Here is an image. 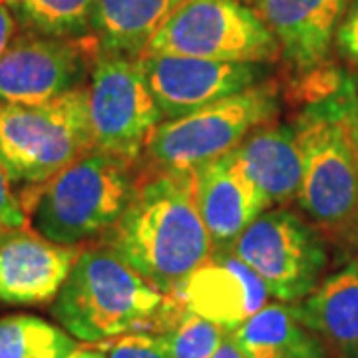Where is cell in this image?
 Listing matches in <instances>:
<instances>
[{"instance_id":"obj_1","label":"cell","mask_w":358,"mask_h":358,"mask_svg":"<svg viewBox=\"0 0 358 358\" xmlns=\"http://www.w3.org/2000/svg\"><path fill=\"white\" fill-rule=\"evenodd\" d=\"M100 243L164 293L176 291L215 247L205 227L193 171H152Z\"/></svg>"},{"instance_id":"obj_2","label":"cell","mask_w":358,"mask_h":358,"mask_svg":"<svg viewBox=\"0 0 358 358\" xmlns=\"http://www.w3.org/2000/svg\"><path fill=\"white\" fill-rule=\"evenodd\" d=\"M291 124L303 157L296 203L320 229L348 237L358 207V78L334 68Z\"/></svg>"},{"instance_id":"obj_3","label":"cell","mask_w":358,"mask_h":358,"mask_svg":"<svg viewBox=\"0 0 358 358\" xmlns=\"http://www.w3.org/2000/svg\"><path fill=\"white\" fill-rule=\"evenodd\" d=\"M166 296L100 243L80 251L52 315L78 341L103 343L152 327Z\"/></svg>"},{"instance_id":"obj_4","label":"cell","mask_w":358,"mask_h":358,"mask_svg":"<svg viewBox=\"0 0 358 358\" xmlns=\"http://www.w3.org/2000/svg\"><path fill=\"white\" fill-rule=\"evenodd\" d=\"M131 166L98 150L82 155L40 183L30 205L32 229L68 247L103 237L136 193L138 179Z\"/></svg>"},{"instance_id":"obj_5","label":"cell","mask_w":358,"mask_h":358,"mask_svg":"<svg viewBox=\"0 0 358 358\" xmlns=\"http://www.w3.org/2000/svg\"><path fill=\"white\" fill-rule=\"evenodd\" d=\"M94 150L88 88L36 106L0 103V164L13 181L40 185Z\"/></svg>"},{"instance_id":"obj_6","label":"cell","mask_w":358,"mask_h":358,"mask_svg":"<svg viewBox=\"0 0 358 358\" xmlns=\"http://www.w3.org/2000/svg\"><path fill=\"white\" fill-rule=\"evenodd\" d=\"M279 112L281 90L268 78L192 114L162 122L143 154L152 171H193L237 150L257 128L275 122Z\"/></svg>"},{"instance_id":"obj_7","label":"cell","mask_w":358,"mask_h":358,"mask_svg":"<svg viewBox=\"0 0 358 358\" xmlns=\"http://www.w3.org/2000/svg\"><path fill=\"white\" fill-rule=\"evenodd\" d=\"M145 54L275 64L281 46L245 0H185L155 32Z\"/></svg>"},{"instance_id":"obj_8","label":"cell","mask_w":358,"mask_h":358,"mask_svg":"<svg viewBox=\"0 0 358 358\" xmlns=\"http://www.w3.org/2000/svg\"><path fill=\"white\" fill-rule=\"evenodd\" d=\"M231 251L263 279L271 296L282 303L308 296L329 265L324 235L285 207L265 209L235 239Z\"/></svg>"},{"instance_id":"obj_9","label":"cell","mask_w":358,"mask_h":358,"mask_svg":"<svg viewBox=\"0 0 358 358\" xmlns=\"http://www.w3.org/2000/svg\"><path fill=\"white\" fill-rule=\"evenodd\" d=\"M88 117L98 152L134 164L162 115L138 60L96 58L88 86Z\"/></svg>"},{"instance_id":"obj_10","label":"cell","mask_w":358,"mask_h":358,"mask_svg":"<svg viewBox=\"0 0 358 358\" xmlns=\"http://www.w3.org/2000/svg\"><path fill=\"white\" fill-rule=\"evenodd\" d=\"M96 58L92 36L64 40L28 32L0 56V103L36 106L84 88Z\"/></svg>"},{"instance_id":"obj_11","label":"cell","mask_w":358,"mask_h":358,"mask_svg":"<svg viewBox=\"0 0 358 358\" xmlns=\"http://www.w3.org/2000/svg\"><path fill=\"white\" fill-rule=\"evenodd\" d=\"M138 62L162 122L192 114L271 78V64L255 62H217L171 54H145Z\"/></svg>"},{"instance_id":"obj_12","label":"cell","mask_w":358,"mask_h":358,"mask_svg":"<svg viewBox=\"0 0 358 358\" xmlns=\"http://www.w3.org/2000/svg\"><path fill=\"white\" fill-rule=\"evenodd\" d=\"M187 310L235 331L267 305V285L231 249L213 251L203 265L171 291Z\"/></svg>"},{"instance_id":"obj_13","label":"cell","mask_w":358,"mask_h":358,"mask_svg":"<svg viewBox=\"0 0 358 358\" xmlns=\"http://www.w3.org/2000/svg\"><path fill=\"white\" fill-rule=\"evenodd\" d=\"M281 46L296 80L329 64L334 34L352 0H245Z\"/></svg>"},{"instance_id":"obj_14","label":"cell","mask_w":358,"mask_h":358,"mask_svg":"<svg viewBox=\"0 0 358 358\" xmlns=\"http://www.w3.org/2000/svg\"><path fill=\"white\" fill-rule=\"evenodd\" d=\"M76 247L58 245L36 231L0 233V301L44 305L56 299L76 263Z\"/></svg>"},{"instance_id":"obj_15","label":"cell","mask_w":358,"mask_h":358,"mask_svg":"<svg viewBox=\"0 0 358 358\" xmlns=\"http://www.w3.org/2000/svg\"><path fill=\"white\" fill-rule=\"evenodd\" d=\"M195 173V197L215 251L231 249L235 239L255 221L267 205L239 167L235 154L211 159Z\"/></svg>"},{"instance_id":"obj_16","label":"cell","mask_w":358,"mask_h":358,"mask_svg":"<svg viewBox=\"0 0 358 358\" xmlns=\"http://www.w3.org/2000/svg\"><path fill=\"white\" fill-rule=\"evenodd\" d=\"M233 154L267 209L296 201L303 181V157L293 124H265L247 136Z\"/></svg>"},{"instance_id":"obj_17","label":"cell","mask_w":358,"mask_h":358,"mask_svg":"<svg viewBox=\"0 0 358 358\" xmlns=\"http://www.w3.org/2000/svg\"><path fill=\"white\" fill-rule=\"evenodd\" d=\"M289 305L329 355L358 358V259L320 281L303 301Z\"/></svg>"},{"instance_id":"obj_18","label":"cell","mask_w":358,"mask_h":358,"mask_svg":"<svg viewBox=\"0 0 358 358\" xmlns=\"http://www.w3.org/2000/svg\"><path fill=\"white\" fill-rule=\"evenodd\" d=\"M185 0H96L90 36L100 56L138 60Z\"/></svg>"},{"instance_id":"obj_19","label":"cell","mask_w":358,"mask_h":358,"mask_svg":"<svg viewBox=\"0 0 358 358\" xmlns=\"http://www.w3.org/2000/svg\"><path fill=\"white\" fill-rule=\"evenodd\" d=\"M245 358H331L317 334L296 319L291 305H265L231 331Z\"/></svg>"},{"instance_id":"obj_20","label":"cell","mask_w":358,"mask_h":358,"mask_svg":"<svg viewBox=\"0 0 358 358\" xmlns=\"http://www.w3.org/2000/svg\"><path fill=\"white\" fill-rule=\"evenodd\" d=\"M16 22L30 34L78 40L90 36L96 0H4Z\"/></svg>"},{"instance_id":"obj_21","label":"cell","mask_w":358,"mask_h":358,"mask_svg":"<svg viewBox=\"0 0 358 358\" xmlns=\"http://www.w3.org/2000/svg\"><path fill=\"white\" fill-rule=\"evenodd\" d=\"M76 348L70 334L38 317L0 319V358H68Z\"/></svg>"},{"instance_id":"obj_22","label":"cell","mask_w":358,"mask_h":358,"mask_svg":"<svg viewBox=\"0 0 358 358\" xmlns=\"http://www.w3.org/2000/svg\"><path fill=\"white\" fill-rule=\"evenodd\" d=\"M229 331L183 307L162 333L171 358H211Z\"/></svg>"},{"instance_id":"obj_23","label":"cell","mask_w":358,"mask_h":358,"mask_svg":"<svg viewBox=\"0 0 358 358\" xmlns=\"http://www.w3.org/2000/svg\"><path fill=\"white\" fill-rule=\"evenodd\" d=\"M106 358H171L162 334H122L106 350Z\"/></svg>"},{"instance_id":"obj_24","label":"cell","mask_w":358,"mask_h":358,"mask_svg":"<svg viewBox=\"0 0 358 358\" xmlns=\"http://www.w3.org/2000/svg\"><path fill=\"white\" fill-rule=\"evenodd\" d=\"M336 52L346 64L358 68V0H352L334 34Z\"/></svg>"},{"instance_id":"obj_25","label":"cell","mask_w":358,"mask_h":358,"mask_svg":"<svg viewBox=\"0 0 358 358\" xmlns=\"http://www.w3.org/2000/svg\"><path fill=\"white\" fill-rule=\"evenodd\" d=\"M10 176L0 164V233L22 229L26 225V211L10 187Z\"/></svg>"},{"instance_id":"obj_26","label":"cell","mask_w":358,"mask_h":358,"mask_svg":"<svg viewBox=\"0 0 358 358\" xmlns=\"http://www.w3.org/2000/svg\"><path fill=\"white\" fill-rule=\"evenodd\" d=\"M16 24L18 22L14 18L13 10L8 8V4L4 0H0V56L13 44Z\"/></svg>"},{"instance_id":"obj_27","label":"cell","mask_w":358,"mask_h":358,"mask_svg":"<svg viewBox=\"0 0 358 358\" xmlns=\"http://www.w3.org/2000/svg\"><path fill=\"white\" fill-rule=\"evenodd\" d=\"M211 358H245L243 352L239 350V346L237 343L233 341V336H231V331L229 334L225 336V341L219 345V348L211 355Z\"/></svg>"},{"instance_id":"obj_28","label":"cell","mask_w":358,"mask_h":358,"mask_svg":"<svg viewBox=\"0 0 358 358\" xmlns=\"http://www.w3.org/2000/svg\"><path fill=\"white\" fill-rule=\"evenodd\" d=\"M68 358H106V352L94 348H76Z\"/></svg>"},{"instance_id":"obj_29","label":"cell","mask_w":358,"mask_h":358,"mask_svg":"<svg viewBox=\"0 0 358 358\" xmlns=\"http://www.w3.org/2000/svg\"><path fill=\"white\" fill-rule=\"evenodd\" d=\"M350 245L355 247V251H358V207L357 213H355V219H352V225H350V231H348V237H346Z\"/></svg>"}]
</instances>
